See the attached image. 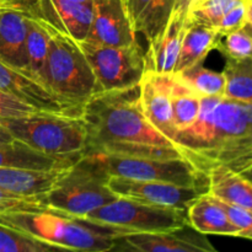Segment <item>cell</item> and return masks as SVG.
Wrapping results in <instances>:
<instances>
[{"label":"cell","instance_id":"cell-1","mask_svg":"<svg viewBox=\"0 0 252 252\" xmlns=\"http://www.w3.org/2000/svg\"><path fill=\"white\" fill-rule=\"evenodd\" d=\"M86 153L150 159H184L174 143L154 129L142 112L137 88L96 94L83 106Z\"/></svg>","mask_w":252,"mask_h":252},{"label":"cell","instance_id":"cell-2","mask_svg":"<svg viewBox=\"0 0 252 252\" xmlns=\"http://www.w3.org/2000/svg\"><path fill=\"white\" fill-rule=\"evenodd\" d=\"M0 224L59 252H108L120 231L65 214L52 212H10Z\"/></svg>","mask_w":252,"mask_h":252},{"label":"cell","instance_id":"cell-3","mask_svg":"<svg viewBox=\"0 0 252 252\" xmlns=\"http://www.w3.org/2000/svg\"><path fill=\"white\" fill-rule=\"evenodd\" d=\"M49 46L41 73V84L64 102L83 110L98 94L97 81L78 42L46 24Z\"/></svg>","mask_w":252,"mask_h":252},{"label":"cell","instance_id":"cell-4","mask_svg":"<svg viewBox=\"0 0 252 252\" xmlns=\"http://www.w3.org/2000/svg\"><path fill=\"white\" fill-rule=\"evenodd\" d=\"M15 140L54 158L78 160L86 152V127L80 116L42 112L19 118H0Z\"/></svg>","mask_w":252,"mask_h":252},{"label":"cell","instance_id":"cell-5","mask_svg":"<svg viewBox=\"0 0 252 252\" xmlns=\"http://www.w3.org/2000/svg\"><path fill=\"white\" fill-rule=\"evenodd\" d=\"M251 175L252 103L221 97L214 111V132L204 165V175L216 166Z\"/></svg>","mask_w":252,"mask_h":252},{"label":"cell","instance_id":"cell-6","mask_svg":"<svg viewBox=\"0 0 252 252\" xmlns=\"http://www.w3.org/2000/svg\"><path fill=\"white\" fill-rule=\"evenodd\" d=\"M106 182L105 172L88 155H83L64 171L41 201L49 211L81 219L118 198Z\"/></svg>","mask_w":252,"mask_h":252},{"label":"cell","instance_id":"cell-7","mask_svg":"<svg viewBox=\"0 0 252 252\" xmlns=\"http://www.w3.org/2000/svg\"><path fill=\"white\" fill-rule=\"evenodd\" d=\"M81 219L115 229L121 234L162 233L189 225L187 211L150 206L120 197Z\"/></svg>","mask_w":252,"mask_h":252},{"label":"cell","instance_id":"cell-8","mask_svg":"<svg viewBox=\"0 0 252 252\" xmlns=\"http://www.w3.org/2000/svg\"><path fill=\"white\" fill-rule=\"evenodd\" d=\"M98 86V94L137 88L144 75L145 52L138 42L128 46H105L78 42Z\"/></svg>","mask_w":252,"mask_h":252},{"label":"cell","instance_id":"cell-9","mask_svg":"<svg viewBox=\"0 0 252 252\" xmlns=\"http://www.w3.org/2000/svg\"><path fill=\"white\" fill-rule=\"evenodd\" d=\"M106 176L126 177L138 181L169 182L180 186L207 189V176L185 159H150L86 153Z\"/></svg>","mask_w":252,"mask_h":252},{"label":"cell","instance_id":"cell-10","mask_svg":"<svg viewBox=\"0 0 252 252\" xmlns=\"http://www.w3.org/2000/svg\"><path fill=\"white\" fill-rule=\"evenodd\" d=\"M106 185L108 189L120 198L182 211H187L189 204L197 197L207 192L206 187L180 186L169 182L138 181L118 176H108Z\"/></svg>","mask_w":252,"mask_h":252},{"label":"cell","instance_id":"cell-11","mask_svg":"<svg viewBox=\"0 0 252 252\" xmlns=\"http://www.w3.org/2000/svg\"><path fill=\"white\" fill-rule=\"evenodd\" d=\"M108 252H217L206 235L189 225L162 233L117 235Z\"/></svg>","mask_w":252,"mask_h":252},{"label":"cell","instance_id":"cell-12","mask_svg":"<svg viewBox=\"0 0 252 252\" xmlns=\"http://www.w3.org/2000/svg\"><path fill=\"white\" fill-rule=\"evenodd\" d=\"M16 5L22 6L32 16L74 41H84L88 36L93 2L75 0H22Z\"/></svg>","mask_w":252,"mask_h":252},{"label":"cell","instance_id":"cell-13","mask_svg":"<svg viewBox=\"0 0 252 252\" xmlns=\"http://www.w3.org/2000/svg\"><path fill=\"white\" fill-rule=\"evenodd\" d=\"M84 41L105 46H128L138 42L130 27L123 0H93V14ZM81 42V41H80Z\"/></svg>","mask_w":252,"mask_h":252},{"label":"cell","instance_id":"cell-14","mask_svg":"<svg viewBox=\"0 0 252 252\" xmlns=\"http://www.w3.org/2000/svg\"><path fill=\"white\" fill-rule=\"evenodd\" d=\"M138 93L140 108L147 122L157 132L174 143L177 130L172 120L170 74L145 71L138 85Z\"/></svg>","mask_w":252,"mask_h":252},{"label":"cell","instance_id":"cell-15","mask_svg":"<svg viewBox=\"0 0 252 252\" xmlns=\"http://www.w3.org/2000/svg\"><path fill=\"white\" fill-rule=\"evenodd\" d=\"M0 90L42 112L80 116L81 110L64 102L38 80L0 61Z\"/></svg>","mask_w":252,"mask_h":252},{"label":"cell","instance_id":"cell-16","mask_svg":"<svg viewBox=\"0 0 252 252\" xmlns=\"http://www.w3.org/2000/svg\"><path fill=\"white\" fill-rule=\"evenodd\" d=\"M29 11L20 5H0V61L29 74L25 41Z\"/></svg>","mask_w":252,"mask_h":252},{"label":"cell","instance_id":"cell-17","mask_svg":"<svg viewBox=\"0 0 252 252\" xmlns=\"http://www.w3.org/2000/svg\"><path fill=\"white\" fill-rule=\"evenodd\" d=\"M185 29L186 15L172 12L164 30L148 43L149 47L145 52V71L155 74L175 73Z\"/></svg>","mask_w":252,"mask_h":252},{"label":"cell","instance_id":"cell-18","mask_svg":"<svg viewBox=\"0 0 252 252\" xmlns=\"http://www.w3.org/2000/svg\"><path fill=\"white\" fill-rule=\"evenodd\" d=\"M130 27L152 42L169 22L176 0H123Z\"/></svg>","mask_w":252,"mask_h":252},{"label":"cell","instance_id":"cell-19","mask_svg":"<svg viewBox=\"0 0 252 252\" xmlns=\"http://www.w3.org/2000/svg\"><path fill=\"white\" fill-rule=\"evenodd\" d=\"M207 193L219 201L252 211V184L248 175L220 165L207 172Z\"/></svg>","mask_w":252,"mask_h":252},{"label":"cell","instance_id":"cell-20","mask_svg":"<svg viewBox=\"0 0 252 252\" xmlns=\"http://www.w3.org/2000/svg\"><path fill=\"white\" fill-rule=\"evenodd\" d=\"M66 169L39 171L0 167V189L17 196L42 197L58 182Z\"/></svg>","mask_w":252,"mask_h":252},{"label":"cell","instance_id":"cell-21","mask_svg":"<svg viewBox=\"0 0 252 252\" xmlns=\"http://www.w3.org/2000/svg\"><path fill=\"white\" fill-rule=\"evenodd\" d=\"M189 225L203 235H221L239 238V233L226 218L217 198L202 193L187 208Z\"/></svg>","mask_w":252,"mask_h":252},{"label":"cell","instance_id":"cell-22","mask_svg":"<svg viewBox=\"0 0 252 252\" xmlns=\"http://www.w3.org/2000/svg\"><path fill=\"white\" fill-rule=\"evenodd\" d=\"M223 38L217 30L186 21L175 73L202 64Z\"/></svg>","mask_w":252,"mask_h":252},{"label":"cell","instance_id":"cell-23","mask_svg":"<svg viewBox=\"0 0 252 252\" xmlns=\"http://www.w3.org/2000/svg\"><path fill=\"white\" fill-rule=\"evenodd\" d=\"M76 160L54 158L31 149L19 140L0 145V167L51 171L71 166Z\"/></svg>","mask_w":252,"mask_h":252},{"label":"cell","instance_id":"cell-24","mask_svg":"<svg viewBox=\"0 0 252 252\" xmlns=\"http://www.w3.org/2000/svg\"><path fill=\"white\" fill-rule=\"evenodd\" d=\"M170 98L172 120L177 133L191 127L201 108V96L197 95L175 73L170 74Z\"/></svg>","mask_w":252,"mask_h":252},{"label":"cell","instance_id":"cell-25","mask_svg":"<svg viewBox=\"0 0 252 252\" xmlns=\"http://www.w3.org/2000/svg\"><path fill=\"white\" fill-rule=\"evenodd\" d=\"M49 46V32L46 24L29 12L27 33L25 41L27 68L32 78L41 83V73L46 62ZM47 89V88H46Z\"/></svg>","mask_w":252,"mask_h":252},{"label":"cell","instance_id":"cell-26","mask_svg":"<svg viewBox=\"0 0 252 252\" xmlns=\"http://www.w3.org/2000/svg\"><path fill=\"white\" fill-rule=\"evenodd\" d=\"M221 74L225 80L224 98L252 103V58L244 61L225 59Z\"/></svg>","mask_w":252,"mask_h":252},{"label":"cell","instance_id":"cell-27","mask_svg":"<svg viewBox=\"0 0 252 252\" xmlns=\"http://www.w3.org/2000/svg\"><path fill=\"white\" fill-rule=\"evenodd\" d=\"M175 74L201 97H223L225 80L221 73L198 64Z\"/></svg>","mask_w":252,"mask_h":252},{"label":"cell","instance_id":"cell-28","mask_svg":"<svg viewBox=\"0 0 252 252\" xmlns=\"http://www.w3.org/2000/svg\"><path fill=\"white\" fill-rule=\"evenodd\" d=\"M241 0H194L189 5L186 21L216 30L224 15Z\"/></svg>","mask_w":252,"mask_h":252},{"label":"cell","instance_id":"cell-29","mask_svg":"<svg viewBox=\"0 0 252 252\" xmlns=\"http://www.w3.org/2000/svg\"><path fill=\"white\" fill-rule=\"evenodd\" d=\"M217 46L225 59L244 61L252 58V24L226 33Z\"/></svg>","mask_w":252,"mask_h":252},{"label":"cell","instance_id":"cell-30","mask_svg":"<svg viewBox=\"0 0 252 252\" xmlns=\"http://www.w3.org/2000/svg\"><path fill=\"white\" fill-rule=\"evenodd\" d=\"M44 246L0 224V252H41Z\"/></svg>","mask_w":252,"mask_h":252},{"label":"cell","instance_id":"cell-31","mask_svg":"<svg viewBox=\"0 0 252 252\" xmlns=\"http://www.w3.org/2000/svg\"><path fill=\"white\" fill-rule=\"evenodd\" d=\"M251 7L252 0H241V1H239L238 4L234 5L224 15L216 30L221 36H225L229 32L235 31V30L240 29V27L245 26L248 24H252Z\"/></svg>","mask_w":252,"mask_h":252},{"label":"cell","instance_id":"cell-32","mask_svg":"<svg viewBox=\"0 0 252 252\" xmlns=\"http://www.w3.org/2000/svg\"><path fill=\"white\" fill-rule=\"evenodd\" d=\"M47 207L41 197H22L0 189V214L10 212H42Z\"/></svg>","mask_w":252,"mask_h":252},{"label":"cell","instance_id":"cell-33","mask_svg":"<svg viewBox=\"0 0 252 252\" xmlns=\"http://www.w3.org/2000/svg\"><path fill=\"white\" fill-rule=\"evenodd\" d=\"M219 206L225 212L228 220L233 224L238 230L239 238L251 240L252 239V211L236 204L226 203V202L217 199Z\"/></svg>","mask_w":252,"mask_h":252},{"label":"cell","instance_id":"cell-34","mask_svg":"<svg viewBox=\"0 0 252 252\" xmlns=\"http://www.w3.org/2000/svg\"><path fill=\"white\" fill-rule=\"evenodd\" d=\"M36 112L38 110L0 90V118H19Z\"/></svg>","mask_w":252,"mask_h":252},{"label":"cell","instance_id":"cell-35","mask_svg":"<svg viewBox=\"0 0 252 252\" xmlns=\"http://www.w3.org/2000/svg\"><path fill=\"white\" fill-rule=\"evenodd\" d=\"M193 1L194 0H176V2H175L174 12H180V14L186 15L189 5H191Z\"/></svg>","mask_w":252,"mask_h":252},{"label":"cell","instance_id":"cell-36","mask_svg":"<svg viewBox=\"0 0 252 252\" xmlns=\"http://www.w3.org/2000/svg\"><path fill=\"white\" fill-rule=\"evenodd\" d=\"M14 138L12 135L10 134L9 130L4 127V126L0 125V145L2 144H7V143H11L14 142Z\"/></svg>","mask_w":252,"mask_h":252},{"label":"cell","instance_id":"cell-37","mask_svg":"<svg viewBox=\"0 0 252 252\" xmlns=\"http://www.w3.org/2000/svg\"><path fill=\"white\" fill-rule=\"evenodd\" d=\"M22 0H1V4H6V5H16L19 2H21Z\"/></svg>","mask_w":252,"mask_h":252},{"label":"cell","instance_id":"cell-38","mask_svg":"<svg viewBox=\"0 0 252 252\" xmlns=\"http://www.w3.org/2000/svg\"><path fill=\"white\" fill-rule=\"evenodd\" d=\"M41 252H59V251L52 250V249H48V248H46V246H44V248H43V250H42Z\"/></svg>","mask_w":252,"mask_h":252},{"label":"cell","instance_id":"cell-39","mask_svg":"<svg viewBox=\"0 0 252 252\" xmlns=\"http://www.w3.org/2000/svg\"><path fill=\"white\" fill-rule=\"evenodd\" d=\"M75 1H80V2H93V0H75Z\"/></svg>","mask_w":252,"mask_h":252},{"label":"cell","instance_id":"cell-40","mask_svg":"<svg viewBox=\"0 0 252 252\" xmlns=\"http://www.w3.org/2000/svg\"><path fill=\"white\" fill-rule=\"evenodd\" d=\"M0 5H1V0H0Z\"/></svg>","mask_w":252,"mask_h":252},{"label":"cell","instance_id":"cell-41","mask_svg":"<svg viewBox=\"0 0 252 252\" xmlns=\"http://www.w3.org/2000/svg\"><path fill=\"white\" fill-rule=\"evenodd\" d=\"M217 252H218V251H217Z\"/></svg>","mask_w":252,"mask_h":252}]
</instances>
